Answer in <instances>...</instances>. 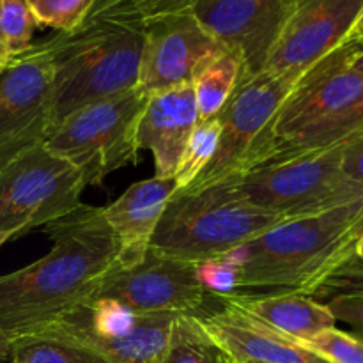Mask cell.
I'll list each match as a JSON object with an SVG mask.
<instances>
[{
  "label": "cell",
  "mask_w": 363,
  "mask_h": 363,
  "mask_svg": "<svg viewBox=\"0 0 363 363\" xmlns=\"http://www.w3.org/2000/svg\"><path fill=\"white\" fill-rule=\"evenodd\" d=\"M208 291L195 262L167 257L149 248L144 259L119 264L103 279L94 300H112L135 314L206 315Z\"/></svg>",
  "instance_id": "obj_11"
},
{
  "label": "cell",
  "mask_w": 363,
  "mask_h": 363,
  "mask_svg": "<svg viewBox=\"0 0 363 363\" xmlns=\"http://www.w3.org/2000/svg\"><path fill=\"white\" fill-rule=\"evenodd\" d=\"M43 229L52 240L48 254L0 275V330L11 342L91 305L119 262L121 245L103 208L82 204Z\"/></svg>",
  "instance_id": "obj_1"
},
{
  "label": "cell",
  "mask_w": 363,
  "mask_h": 363,
  "mask_svg": "<svg viewBox=\"0 0 363 363\" xmlns=\"http://www.w3.org/2000/svg\"><path fill=\"white\" fill-rule=\"evenodd\" d=\"M342 176L350 186L363 195V130L346 140L342 156Z\"/></svg>",
  "instance_id": "obj_32"
},
{
  "label": "cell",
  "mask_w": 363,
  "mask_h": 363,
  "mask_svg": "<svg viewBox=\"0 0 363 363\" xmlns=\"http://www.w3.org/2000/svg\"><path fill=\"white\" fill-rule=\"evenodd\" d=\"M362 236H363V208H362L360 215H358V218L354 220V223L351 225V229L347 230L346 240H344L342 261H340V264H342L346 259H350L351 255H354V245L358 243V240H360Z\"/></svg>",
  "instance_id": "obj_33"
},
{
  "label": "cell",
  "mask_w": 363,
  "mask_h": 363,
  "mask_svg": "<svg viewBox=\"0 0 363 363\" xmlns=\"http://www.w3.org/2000/svg\"><path fill=\"white\" fill-rule=\"evenodd\" d=\"M199 0H96L85 21H112L147 28L167 18L191 13Z\"/></svg>",
  "instance_id": "obj_21"
},
{
  "label": "cell",
  "mask_w": 363,
  "mask_h": 363,
  "mask_svg": "<svg viewBox=\"0 0 363 363\" xmlns=\"http://www.w3.org/2000/svg\"><path fill=\"white\" fill-rule=\"evenodd\" d=\"M11 363H14V362H11Z\"/></svg>",
  "instance_id": "obj_42"
},
{
  "label": "cell",
  "mask_w": 363,
  "mask_h": 363,
  "mask_svg": "<svg viewBox=\"0 0 363 363\" xmlns=\"http://www.w3.org/2000/svg\"><path fill=\"white\" fill-rule=\"evenodd\" d=\"M215 300L241 308L254 319L298 342L333 328L337 323L326 303L298 291L277 294H243L238 291L216 296Z\"/></svg>",
  "instance_id": "obj_18"
},
{
  "label": "cell",
  "mask_w": 363,
  "mask_h": 363,
  "mask_svg": "<svg viewBox=\"0 0 363 363\" xmlns=\"http://www.w3.org/2000/svg\"><path fill=\"white\" fill-rule=\"evenodd\" d=\"M354 255H357L358 259H362L363 261V236L358 240V243L354 245Z\"/></svg>",
  "instance_id": "obj_39"
},
{
  "label": "cell",
  "mask_w": 363,
  "mask_h": 363,
  "mask_svg": "<svg viewBox=\"0 0 363 363\" xmlns=\"http://www.w3.org/2000/svg\"><path fill=\"white\" fill-rule=\"evenodd\" d=\"M176 190L174 179L151 177L131 184L117 201L103 208L106 223L121 245L119 264H133L144 259Z\"/></svg>",
  "instance_id": "obj_17"
},
{
  "label": "cell",
  "mask_w": 363,
  "mask_h": 363,
  "mask_svg": "<svg viewBox=\"0 0 363 363\" xmlns=\"http://www.w3.org/2000/svg\"><path fill=\"white\" fill-rule=\"evenodd\" d=\"M9 60H11L9 53H7L4 48H0V71L4 69V66H6V64L9 62Z\"/></svg>",
  "instance_id": "obj_38"
},
{
  "label": "cell",
  "mask_w": 363,
  "mask_h": 363,
  "mask_svg": "<svg viewBox=\"0 0 363 363\" xmlns=\"http://www.w3.org/2000/svg\"><path fill=\"white\" fill-rule=\"evenodd\" d=\"M80 170L46 144L27 149L0 169V230L16 236L46 227L82 206Z\"/></svg>",
  "instance_id": "obj_8"
},
{
  "label": "cell",
  "mask_w": 363,
  "mask_h": 363,
  "mask_svg": "<svg viewBox=\"0 0 363 363\" xmlns=\"http://www.w3.org/2000/svg\"><path fill=\"white\" fill-rule=\"evenodd\" d=\"M240 264L229 254L197 262V277L209 296H225L240 291Z\"/></svg>",
  "instance_id": "obj_30"
},
{
  "label": "cell",
  "mask_w": 363,
  "mask_h": 363,
  "mask_svg": "<svg viewBox=\"0 0 363 363\" xmlns=\"http://www.w3.org/2000/svg\"><path fill=\"white\" fill-rule=\"evenodd\" d=\"M55 128L52 53L32 45L0 71V169L43 144Z\"/></svg>",
  "instance_id": "obj_9"
},
{
  "label": "cell",
  "mask_w": 363,
  "mask_h": 363,
  "mask_svg": "<svg viewBox=\"0 0 363 363\" xmlns=\"http://www.w3.org/2000/svg\"><path fill=\"white\" fill-rule=\"evenodd\" d=\"M11 357V340L6 333L0 330V362Z\"/></svg>",
  "instance_id": "obj_35"
},
{
  "label": "cell",
  "mask_w": 363,
  "mask_h": 363,
  "mask_svg": "<svg viewBox=\"0 0 363 363\" xmlns=\"http://www.w3.org/2000/svg\"><path fill=\"white\" fill-rule=\"evenodd\" d=\"M294 0H199L191 14L243 62V78L264 69Z\"/></svg>",
  "instance_id": "obj_14"
},
{
  "label": "cell",
  "mask_w": 363,
  "mask_h": 363,
  "mask_svg": "<svg viewBox=\"0 0 363 363\" xmlns=\"http://www.w3.org/2000/svg\"><path fill=\"white\" fill-rule=\"evenodd\" d=\"M144 30L137 87L147 96L191 85L197 74L227 50L191 13L167 18Z\"/></svg>",
  "instance_id": "obj_13"
},
{
  "label": "cell",
  "mask_w": 363,
  "mask_h": 363,
  "mask_svg": "<svg viewBox=\"0 0 363 363\" xmlns=\"http://www.w3.org/2000/svg\"><path fill=\"white\" fill-rule=\"evenodd\" d=\"M312 298L332 300L337 296H363V261L357 255L326 273L308 293Z\"/></svg>",
  "instance_id": "obj_29"
},
{
  "label": "cell",
  "mask_w": 363,
  "mask_h": 363,
  "mask_svg": "<svg viewBox=\"0 0 363 363\" xmlns=\"http://www.w3.org/2000/svg\"><path fill=\"white\" fill-rule=\"evenodd\" d=\"M362 7L363 0H294L262 71L298 80L346 39Z\"/></svg>",
  "instance_id": "obj_12"
},
{
  "label": "cell",
  "mask_w": 363,
  "mask_h": 363,
  "mask_svg": "<svg viewBox=\"0 0 363 363\" xmlns=\"http://www.w3.org/2000/svg\"><path fill=\"white\" fill-rule=\"evenodd\" d=\"M363 39H346L312 64L296 80L275 119V155L350 108L360 96L363 77L351 67Z\"/></svg>",
  "instance_id": "obj_10"
},
{
  "label": "cell",
  "mask_w": 363,
  "mask_h": 363,
  "mask_svg": "<svg viewBox=\"0 0 363 363\" xmlns=\"http://www.w3.org/2000/svg\"><path fill=\"white\" fill-rule=\"evenodd\" d=\"M335 321L344 323L351 333L363 340V296H337L326 301Z\"/></svg>",
  "instance_id": "obj_31"
},
{
  "label": "cell",
  "mask_w": 363,
  "mask_h": 363,
  "mask_svg": "<svg viewBox=\"0 0 363 363\" xmlns=\"http://www.w3.org/2000/svg\"><path fill=\"white\" fill-rule=\"evenodd\" d=\"M199 319L216 346L234 363H330L234 305L222 303L220 311Z\"/></svg>",
  "instance_id": "obj_15"
},
{
  "label": "cell",
  "mask_w": 363,
  "mask_h": 363,
  "mask_svg": "<svg viewBox=\"0 0 363 363\" xmlns=\"http://www.w3.org/2000/svg\"><path fill=\"white\" fill-rule=\"evenodd\" d=\"M156 363H229L195 315H177L165 351Z\"/></svg>",
  "instance_id": "obj_22"
},
{
  "label": "cell",
  "mask_w": 363,
  "mask_h": 363,
  "mask_svg": "<svg viewBox=\"0 0 363 363\" xmlns=\"http://www.w3.org/2000/svg\"><path fill=\"white\" fill-rule=\"evenodd\" d=\"M35 27L27 0H0V34L11 59L30 48Z\"/></svg>",
  "instance_id": "obj_26"
},
{
  "label": "cell",
  "mask_w": 363,
  "mask_h": 363,
  "mask_svg": "<svg viewBox=\"0 0 363 363\" xmlns=\"http://www.w3.org/2000/svg\"><path fill=\"white\" fill-rule=\"evenodd\" d=\"M38 25L52 27L60 34L80 28L96 0H27Z\"/></svg>",
  "instance_id": "obj_27"
},
{
  "label": "cell",
  "mask_w": 363,
  "mask_h": 363,
  "mask_svg": "<svg viewBox=\"0 0 363 363\" xmlns=\"http://www.w3.org/2000/svg\"><path fill=\"white\" fill-rule=\"evenodd\" d=\"M363 130V87L357 101L350 106L347 110L340 112L328 123L321 124L319 128L312 130L311 133L305 135L303 138L287 147L286 151L279 152L277 156H287L294 155V152H305V151H315V149H326L332 145L340 144V142L347 140L358 131ZM273 156V158H277ZM272 160V158H269Z\"/></svg>",
  "instance_id": "obj_25"
},
{
  "label": "cell",
  "mask_w": 363,
  "mask_h": 363,
  "mask_svg": "<svg viewBox=\"0 0 363 363\" xmlns=\"http://www.w3.org/2000/svg\"><path fill=\"white\" fill-rule=\"evenodd\" d=\"M346 140L326 149L277 156L245 174L238 188L252 204L286 218L328 211L363 199L342 176Z\"/></svg>",
  "instance_id": "obj_7"
},
{
  "label": "cell",
  "mask_w": 363,
  "mask_h": 363,
  "mask_svg": "<svg viewBox=\"0 0 363 363\" xmlns=\"http://www.w3.org/2000/svg\"><path fill=\"white\" fill-rule=\"evenodd\" d=\"M346 39H363V7H362L360 14L357 16V20H354L351 30L347 32ZM346 39H344V41H346Z\"/></svg>",
  "instance_id": "obj_34"
},
{
  "label": "cell",
  "mask_w": 363,
  "mask_h": 363,
  "mask_svg": "<svg viewBox=\"0 0 363 363\" xmlns=\"http://www.w3.org/2000/svg\"><path fill=\"white\" fill-rule=\"evenodd\" d=\"M363 199L328 211L294 216L230 252L240 264V289L287 287L308 294L342 261L344 240Z\"/></svg>",
  "instance_id": "obj_2"
},
{
  "label": "cell",
  "mask_w": 363,
  "mask_h": 363,
  "mask_svg": "<svg viewBox=\"0 0 363 363\" xmlns=\"http://www.w3.org/2000/svg\"><path fill=\"white\" fill-rule=\"evenodd\" d=\"M287 220L252 204L236 183L177 190L151 240V250L186 262L223 257Z\"/></svg>",
  "instance_id": "obj_4"
},
{
  "label": "cell",
  "mask_w": 363,
  "mask_h": 363,
  "mask_svg": "<svg viewBox=\"0 0 363 363\" xmlns=\"http://www.w3.org/2000/svg\"><path fill=\"white\" fill-rule=\"evenodd\" d=\"M149 96L138 87L92 103L57 124L46 147L80 170L85 184L138 162V124Z\"/></svg>",
  "instance_id": "obj_6"
},
{
  "label": "cell",
  "mask_w": 363,
  "mask_h": 363,
  "mask_svg": "<svg viewBox=\"0 0 363 363\" xmlns=\"http://www.w3.org/2000/svg\"><path fill=\"white\" fill-rule=\"evenodd\" d=\"M0 48L6 50V46H4V41H2V34H0ZM6 52H7V50H6Z\"/></svg>",
  "instance_id": "obj_40"
},
{
  "label": "cell",
  "mask_w": 363,
  "mask_h": 363,
  "mask_svg": "<svg viewBox=\"0 0 363 363\" xmlns=\"http://www.w3.org/2000/svg\"><path fill=\"white\" fill-rule=\"evenodd\" d=\"M230 363H234V362H230ZM245 363H255V362H245Z\"/></svg>",
  "instance_id": "obj_41"
},
{
  "label": "cell",
  "mask_w": 363,
  "mask_h": 363,
  "mask_svg": "<svg viewBox=\"0 0 363 363\" xmlns=\"http://www.w3.org/2000/svg\"><path fill=\"white\" fill-rule=\"evenodd\" d=\"M220 138V121L218 117L209 121H199L197 126L194 128L184 147L181 162L177 165L174 183L177 190H186L199 176L202 170L208 167L215 156L216 147H218ZM176 190V191H177Z\"/></svg>",
  "instance_id": "obj_24"
},
{
  "label": "cell",
  "mask_w": 363,
  "mask_h": 363,
  "mask_svg": "<svg viewBox=\"0 0 363 363\" xmlns=\"http://www.w3.org/2000/svg\"><path fill=\"white\" fill-rule=\"evenodd\" d=\"M145 30L112 21H85L48 39L55 126L92 103L137 87Z\"/></svg>",
  "instance_id": "obj_3"
},
{
  "label": "cell",
  "mask_w": 363,
  "mask_h": 363,
  "mask_svg": "<svg viewBox=\"0 0 363 363\" xmlns=\"http://www.w3.org/2000/svg\"><path fill=\"white\" fill-rule=\"evenodd\" d=\"M351 67H353V69L357 71V73H360L362 77H363V52L358 53V55L354 57V60H353V64H351Z\"/></svg>",
  "instance_id": "obj_36"
},
{
  "label": "cell",
  "mask_w": 363,
  "mask_h": 363,
  "mask_svg": "<svg viewBox=\"0 0 363 363\" xmlns=\"http://www.w3.org/2000/svg\"><path fill=\"white\" fill-rule=\"evenodd\" d=\"M294 84V78L268 71L241 80L218 116L220 138L215 156L186 190L236 183L273 158L277 113Z\"/></svg>",
  "instance_id": "obj_5"
},
{
  "label": "cell",
  "mask_w": 363,
  "mask_h": 363,
  "mask_svg": "<svg viewBox=\"0 0 363 363\" xmlns=\"http://www.w3.org/2000/svg\"><path fill=\"white\" fill-rule=\"evenodd\" d=\"M199 123L194 85L149 96L138 124V147L155 158V177L174 179L190 135Z\"/></svg>",
  "instance_id": "obj_16"
},
{
  "label": "cell",
  "mask_w": 363,
  "mask_h": 363,
  "mask_svg": "<svg viewBox=\"0 0 363 363\" xmlns=\"http://www.w3.org/2000/svg\"><path fill=\"white\" fill-rule=\"evenodd\" d=\"M176 318V314H140L133 330L106 339L92 335L66 321L53 323L38 333L73 340L96 351L110 363H156L165 351Z\"/></svg>",
  "instance_id": "obj_19"
},
{
  "label": "cell",
  "mask_w": 363,
  "mask_h": 363,
  "mask_svg": "<svg viewBox=\"0 0 363 363\" xmlns=\"http://www.w3.org/2000/svg\"><path fill=\"white\" fill-rule=\"evenodd\" d=\"M300 344L330 363H363V340L335 326Z\"/></svg>",
  "instance_id": "obj_28"
},
{
  "label": "cell",
  "mask_w": 363,
  "mask_h": 363,
  "mask_svg": "<svg viewBox=\"0 0 363 363\" xmlns=\"http://www.w3.org/2000/svg\"><path fill=\"white\" fill-rule=\"evenodd\" d=\"M243 78V62L240 55L223 50L194 80L195 105L199 121H209L220 116L223 106Z\"/></svg>",
  "instance_id": "obj_20"
},
{
  "label": "cell",
  "mask_w": 363,
  "mask_h": 363,
  "mask_svg": "<svg viewBox=\"0 0 363 363\" xmlns=\"http://www.w3.org/2000/svg\"><path fill=\"white\" fill-rule=\"evenodd\" d=\"M229 363H230V360H229Z\"/></svg>",
  "instance_id": "obj_43"
},
{
  "label": "cell",
  "mask_w": 363,
  "mask_h": 363,
  "mask_svg": "<svg viewBox=\"0 0 363 363\" xmlns=\"http://www.w3.org/2000/svg\"><path fill=\"white\" fill-rule=\"evenodd\" d=\"M13 238H16V234H14L13 230H0V248H2L7 241L13 240Z\"/></svg>",
  "instance_id": "obj_37"
},
{
  "label": "cell",
  "mask_w": 363,
  "mask_h": 363,
  "mask_svg": "<svg viewBox=\"0 0 363 363\" xmlns=\"http://www.w3.org/2000/svg\"><path fill=\"white\" fill-rule=\"evenodd\" d=\"M14 363H110L96 351L50 333L25 335L11 342Z\"/></svg>",
  "instance_id": "obj_23"
}]
</instances>
